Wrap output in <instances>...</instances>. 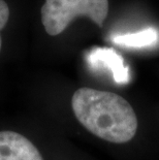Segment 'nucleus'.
<instances>
[{"mask_svg":"<svg viewBox=\"0 0 159 160\" xmlns=\"http://www.w3.org/2000/svg\"><path fill=\"white\" fill-rule=\"evenodd\" d=\"M72 105L80 123L104 141L122 144L137 133V115L120 95L84 87L74 92Z\"/></svg>","mask_w":159,"mask_h":160,"instance_id":"nucleus-1","label":"nucleus"},{"mask_svg":"<svg viewBox=\"0 0 159 160\" xmlns=\"http://www.w3.org/2000/svg\"><path fill=\"white\" fill-rule=\"evenodd\" d=\"M49 35H59L77 17H87L101 27L109 13V0H46L40 9Z\"/></svg>","mask_w":159,"mask_h":160,"instance_id":"nucleus-2","label":"nucleus"},{"mask_svg":"<svg viewBox=\"0 0 159 160\" xmlns=\"http://www.w3.org/2000/svg\"><path fill=\"white\" fill-rule=\"evenodd\" d=\"M87 62L93 70H110L117 84L129 82V68L125 65L123 57L111 48H96L87 55Z\"/></svg>","mask_w":159,"mask_h":160,"instance_id":"nucleus-3","label":"nucleus"},{"mask_svg":"<svg viewBox=\"0 0 159 160\" xmlns=\"http://www.w3.org/2000/svg\"><path fill=\"white\" fill-rule=\"evenodd\" d=\"M0 160H43L37 148L24 135L0 131Z\"/></svg>","mask_w":159,"mask_h":160,"instance_id":"nucleus-4","label":"nucleus"},{"mask_svg":"<svg viewBox=\"0 0 159 160\" xmlns=\"http://www.w3.org/2000/svg\"><path fill=\"white\" fill-rule=\"evenodd\" d=\"M114 43L127 48H146L154 46L159 40V32L155 28H146L134 33L115 35L112 38Z\"/></svg>","mask_w":159,"mask_h":160,"instance_id":"nucleus-5","label":"nucleus"},{"mask_svg":"<svg viewBox=\"0 0 159 160\" xmlns=\"http://www.w3.org/2000/svg\"><path fill=\"white\" fill-rule=\"evenodd\" d=\"M8 19H9V8L7 3L4 0H0V32H1V30L7 24ZM1 47H2V39H1V35H0V51H1Z\"/></svg>","mask_w":159,"mask_h":160,"instance_id":"nucleus-6","label":"nucleus"}]
</instances>
